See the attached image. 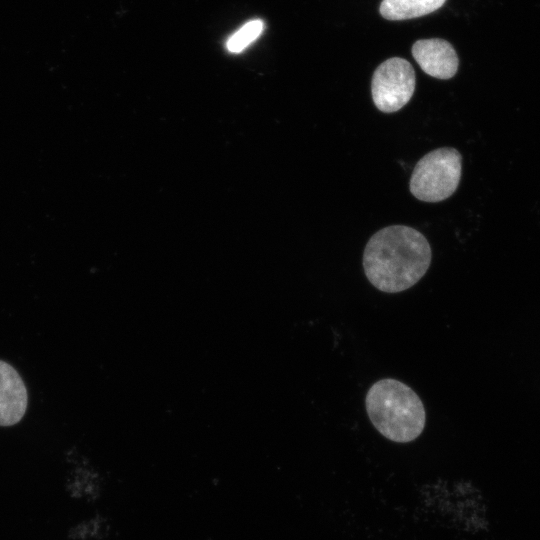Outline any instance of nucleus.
Segmentation results:
<instances>
[{"instance_id": "obj_4", "label": "nucleus", "mask_w": 540, "mask_h": 540, "mask_svg": "<svg viewBox=\"0 0 540 540\" xmlns=\"http://www.w3.org/2000/svg\"><path fill=\"white\" fill-rule=\"evenodd\" d=\"M415 84V71L412 65L400 57L389 58L373 73L371 81L373 102L384 113L396 112L409 102Z\"/></svg>"}, {"instance_id": "obj_2", "label": "nucleus", "mask_w": 540, "mask_h": 540, "mask_svg": "<svg viewBox=\"0 0 540 540\" xmlns=\"http://www.w3.org/2000/svg\"><path fill=\"white\" fill-rule=\"evenodd\" d=\"M365 406L376 430L393 442H411L424 430L423 402L408 385L396 379L375 382L367 392Z\"/></svg>"}, {"instance_id": "obj_1", "label": "nucleus", "mask_w": 540, "mask_h": 540, "mask_svg": "<svg viewBox=\"0 0 540 540\" xmlns=\"http://www.w3.org/2000/svg\"><path fill=\"white\" fill-rule=\"evenodd\" d=\"M431 247L418 230L392 225L377 231L367 242L363 268L369 282L378 290L398 293L415 285L427 272Z\"/></svg>"}, {"instance_id": "obj_8", "label": "nucleus", "mask_w": 540, "mask_h": 540, "mask_svg": "<svg viewBox=\"0 0 540 540\" xmlns=\"http://www.w3.org/2000/svg\"><path fill=\"white\" fill-rule=\"evenodd\" d=\"M264 22L254 19L245 23L226 42V48L231 53H240L257 40L264 30Z\"/></svg>"}, {"instance_id": "obj_3", "label": "nucleus", "mask_w": 540, "mask_h": 540, "mask_svg": "<svg viewBox=\"0 0 540 540\" xmlns=\"http://www.w3.org/2000/svg\"><path fill=\"white\" fill-rule=\"evenodd\" d=\"M461 170L462 156L456 149L433 150L416 163L410 178V192L425 202L447 199L458 187Z\"/></svg>"}, {"instance_id": "obj_6", "label": "nucleus", "mask_w": 540, "mask_h": 540, "mask_svg": "<svg viewBox=\"0 0 540 540\" xmlns=\"http://www.w3.org/2000/svg\"><path fill=\"white\" fill-rule=\"evenodd\" d=\"M27 403V390L20 374L12 365L0 360V426L18 423Z\"/></svg>"}, {"instance_id": "obj_7", "label": "nucleus", "mask_w": 540, "mask_h": 540, "mask_svg": "<svg viewBox=\"0 0 540 540\" xmlns=\"http://www.w3.org/2000/svg\"><path fill=\"white\" fill-rule=\"evenodd\" d=\"M446 0H382L379 12L387 20L398 21L430 14Z\"/></svg>"}, {"instance_id": "obj_5", "label": "nucleus", "mask_w": 540, "mask_h": 540, "mask_svg": "<svg viewBox=\"0 0 540 540\" xmlns=\"http://www.w3.org/2000/svg\"><path fill=\"white\" fill-rule=\"evenodd\" d=\"M412 55L420 68L438 79L452 78L459 65L453 46L440 38L421 39L412 46Z\"/></svg>"}]
</instances>
